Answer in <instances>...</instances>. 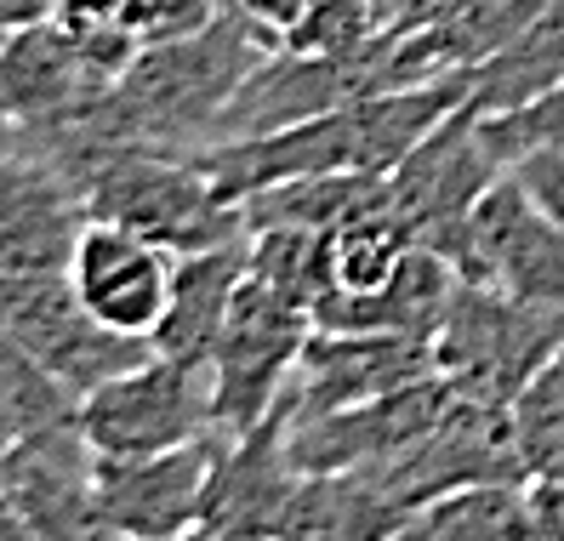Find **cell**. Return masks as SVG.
Returning <instances> with one entry per match:
<instances>
[{
    "label": "cell",
    "instance_id": "6da1fadb",
    "mask_svg": "<svg viewBox=\"0 0 564 541\" xmlns=\"http://www.w3.org/2000/svg\"><path fill=\"white\" fill-rule=\"evenodd\" d=\"M80 194L97 223H120L177 257L251 234L240 199H228L206 165L177 149H109L80 172Z\"/></svg>",
    "mask_w": 564,
    "mask_h": 541
},
{
    "label": "cell",
    "instance_id": "7a4b0ae2",
    "mask_svg": "<svg viewBox=\"0 0 564 541\" xmlns=\"http://www.w3.org/2000/svg\"><path fill=\"white\" fill-rule=\"evenodd\" d=\"M558 343H564V314L530 309V302L462 280L451 314L427 348H434V377L451 393L513 411V399L558 354Z\"/></svg>",
    "mask_w": 564,
    "mask_h": 541
},
{
    "label": "cell",
    "instance_id": "3957f363",
    "mask_svg": "<svg viewBox=\"0 0 564 541\" xmlns=\"http://www.w3.org/2000/svg\"><path fill=\"white\" fill-rule=\"evenodd\" d=\"M80 433L97 456H160L223 433L212 365L149 354L80 399Z\"/></svg>",
    "mask_w": 564,
    "mask_h": 541
},
{
    "label": "cell",
    "instance_id": "277c9868",
    "mask_svg": "<svg viewBox=\"0 0 564 541\" xmlns=\"http://www.w3.org/2000/svg\"><path fill=\"white\" fill-rule=\"evenodd\" d=\"M0 331H7L29 359H35L41 370H52V377L69 393H80V399L154 354V343H138V336L109 331L86 309L75 280H69V268L0 274Z\"/></svg>",
    "mask_w": 564,
    "mask_h": 541
},
{
    "label": "cell",
    "instance_id": "5b68a950",
    "mask_svg": "<svg viewBox=\"0 0 564 541\" xmlns=\"http://www.w3.org/2000/svg\"><path fill=\"white\" fill-rule=\"evenodd\" d=\"M308 336H314V314L303 302L246 268V280L235 291V309H228V325L217 336V354H212L217 422H223L228 439L251 433L280 404L296 359L308 348Z\"/></svg>",
    "mask_w": 564,
    "mask_h": 541
},
{
    "label": "cell",
    "instance_id": "8992f818",
    "mask_svg": "<svg viewBox=\"0 0 564 541\" xmlns=\"http://www.w3.org/2000/svg\"><path fill=\"white\" fill-rule=\"evenodd\" d=\"M451 262L468 285H490L530 309L564 314V228L513 172H502L479 194Z\"/></svg>",
    "mask_w": 564,
    "mask_h": 541
},
{
    "label": "cell",
    "instance_id": "52a82bcc",
    "mask_svg": "<svg viewBox=\"0 0 564 541\" xmlns=\"http://www.w3.org/2000/svg\"><path fill=\"white\" fill-rule=\"evenodd\" d=\"M0 513L29 541H126L97 507V451L80 422L29 433L7 451Z\"/></svg>",
    "mask_w": 564,
    "mask_h": 541
},
{
    "label": "cell",
    "instance_id": "ba28073f",
    "mask_svg": "<svg viewBox=\"0 0 564 541\" xmlns=\"http://www.w3.org/2000/svg\"><path fill=\"white\" fill-rule=\"evenodd\" d=\"M502 172L508 165L490 154L479 115L462 104L388 172V206L400 212V223L411 228L416 246H434L451 257L468 212L479 206V194Z\"/></svg>",
    "mask_w": 564,
    "mask_h": 541
},
{
    "label": "cell",
    "instance_id": "9c48e42d",
    "mask_svg": "<svg viewBox=\"0 0 564 541\" xmlns=\"http://www.w3.org/2000/svg\"><path fill=\"white\" fill-rule=\"evenodd\" d=\"M434 377V348L400 331H314L280 393L285 416H325Z\"/></svg>",
    "mask_w": 564,
    "mask_h": 541
},
{
    "label": "cell",
    "instance_id": "30bf717a",
    "mask_svg": "<svg viewBox=\"0 0 564 541\" xmlns=\"http://www.w3.org/2000/svg\"><path fill=\"white\" fill-rule=\"evenodd\" d=\"M86 223L91 212L75 177L46 149L23 143L12 131L0 143V274L69 268Z\"/></svg>",
    "mask_w": 564,
    "mask_h": 541
},
{
    "label": "cell",
    "instance_id": "8fae6325",
    "mask_svg": "<svg viewBox=\"0 0 564 541\" xmlns=\"http://www.w3.org/2000/svg\"><path fill=\"white\" fill-rule=\"evenodd\" d=\"M223 433L160 456H97V507L126 541H177L200 530Z\"/></svg>",
    "mask_w": 564,
    "mask_h": 541
},
{
    "label": "cell",
    "instance_id": "7c38bea8",
    "mask_svg": "<svg viewBox=\"0 0 564 541\" xmlns=\"http://www.w3.org/2000/svg\"><path fill=\"white\" fill-rule=\"evenodd\" d=\"M172 274H177V251L97 217L80 228V246L69 257V280L80 302L109 331L138 336V343H154L165 309H172Z\"/></svg>",
    "mask_w": 564,
    "mask_h": 541
},
{
    "label": "cell",
    "instance_id": "4fadbf2b",
    "mask_svg": "<svg viewBox=\"0 0 564 541\" xmlns=\"http://www.w3.org/2000/svg\"><path fill=\"white\" fill-rule=\"evenodd\" d=\"M296 485H303V473H296L291 445H285V411L274 404L251 433L240 439L223 433L200 530L223 541H280V519H285Z\"/></svg>",
    "mask_w": 564,
    "mask_h": 541
},
{
    "label": "cell",
    "instance_id": "5bb4252c",
    "mask_svg": "<svg viewBox=\"0 0 564 541\" xmlns=\"http://www.w3.org/2000/svg\"><path fill=\"white\" fill-rule=\"evenodd\" d=\"M115 80L80 57V46L46 18L0 41V115L18 138H46L63 120L86 115Z\"/></svg>",
    "mask_w": 564,
    "mask_h": 541
},
{
    "label": "cell",
    "instance_id": "9a60e30c",
    "mask_svg": "<svg viewBox=\"0 0 564 541\" xmlns=\"http://www.w3.org/2000/svg\"><path fill=\"white\" fill-rule=\"evenodd\" d=\"M246 268H251V234L246 240H228V246H212V251L177 257L172 309H165V320L154 331V354L183 359V365H212Z\"/></svg>",
    "mask_w": 564,
    "mask_h": 541
},
{
    "label": "cell",
    "instance_id": "2e32d148",
    "mask_svg": "<svg viewBox=\"0 0 564 541\" xmlns=\"http://www.w3.org/2000/svg\"><path fill=\"white\" fill-rule=\"evenodd\" d=\"M393 541H542L536 490L524 479L456 485L434 501H422Z\"/></svg>",
    "mask_w": 564,
    "mask_h": 541
},
{
    "label": "cell",
    "instance_id": "e0dca14e",
    "mask_svg": "<svg viewBox=\"0 0 564 541\" xmlns=\"http://www.w3.org/2000/svg\"><path fill=\"white\" fill-rule=\"evenodd\" d=\"M553 86H564V0L547 7L524 23V35L508 41L485 69H474V115H508L547 97Z\"/></svg>",
    "mask_w": 564,
    "mask_h": 541
},
{
    "label": "cell",
    "instance_id": "ac0fdd59",
    "mask_svg": "<svg viewBox=\"0 0 564 541\" xmlns=\"http://www.w3.org/2000/svg\"><path fill=\"white\" fill-rule=\"evenodd\" d=\"M388 194V177L371 172H319V177H291L274 188L246 194V228H319L337 234L343 223H354L359 212H371Z\"/></svg>",
    "mask_w": 564,
    "mask_h": 541
},
{
    "label": "cell",
    "instance_id": "d6986e66",
    "mask_svg": "<svg viewBox=\"0 0 564 541\" xmlns=\"http://www.w3.org/2000/svg\"><path fill=\"white\" fill-rule=\"evenodd\" d=\"M411 246H416L411 228L400 223V212H393L388 194H382L371 212H359L354 223H343L337 234H330V291H343V296L382 291L393 274H400Z\"/></svg>",
    "mask_w": 564,
    "mask_h": 541
},
{
    "label": "cell",
    "instance_id": "ffe728a7",
    "mask_svg": "<svg viewBox=\"0 0 564 541\" xmlns=\"http://www.w3.org/2000/svg\"><path fill=\"white\" fill-rule=\"evenodd\" d=\"M513 439L530 485H564V343L513 399Z\"/></svg>",
    "mask_w": 564,
    "mask_h": 541
},
{
    "label": "cell",
    "instance_id": "44dd1931",
    "mask_svg": "<svg viewBox=\"0 0 564 541\" xmlns=\"http://www.w3.org/2000/svg\"><path fill=\"white\" fill-rule=\"evenodd\" d=\"M485 126V143L490 154L508 165L530 160V154H542V149H564V86H553L547 97H536V104H524V109H508V115H479Z\"/></svg>",
    "mask_w": 564,
    "mask_h": 541
},
{
    "label": "cell",
    "instance_id": "7402d4cb",
    "mask_svg": "<svg viewBox=\"0 0 564 541\" xmlns=\"http://www.w3.org/2000/svg\"><path fill=\"white\" fill-rule=\"evenodd\" d=\"M513 177L536 194V206L564 228V149H542V154H530L513 165Z\"/></svg>",
    "mask_w": 564,
    "mask_h": 541
},
{
    "label": "cell",
    "instance_id": "603a6c76",
    "mask_svg": "<svg viewBox=\"0 0 564 541\" xmlns=\"http://www.w3.org/2000/svg\"><path fill=\"white\" fill-rule=\"evenodd\" d=\"M235 7H240V12H246L257 29H269V35L285 46V35L296 29V18H303L308 0H235Z\"/></svg>",
    "mask_w": 564,
    "mask_h": 541
},
{
    "label": "cell",
    "instance_id": "cb8c5ba5",
    "mask_svg": "<svg viewBox=\"0 0 564 541\" xmlns=\"http://www.w3.org/2000/svg\"><path fill=\"white\" fill-rule=\"evenodd\" d=\"M52 7H57V0H0V41L18 35V29L46 23V18H52Z\"/></svg>",
    "mask_w": 564,
    "mask_h": 541
},
{
    "label": "cell",
    "instance_id": "d4e9b609",
    "mask_svg": "<svg viewBox=\"0 0 564 541\" xmlns=\"http://www.w3.org/2000/svg\"><path fill=\"white\" fill-rule=\"evenodd\" d=\"M530 490H536L542 541H564V485H530Z\"/></svg>",
    "mask_w": 564,
    "mask_h": 541
},
{
    "label": "cell",
    "instance_id": "484cf974",
    "mask_svg": "<svg viewBox=\"0 0 564 541\" xmlns=\"http://www.w3.org/2000/svg\"><path fill=\"white\" fill-rule=\"evenodd\" d=\"M0 541H29V535H23V530L7 519V513H0Z\"/></svg>",
    "mask_w": 564,
    "mask_h": 541
}]
</instances>
